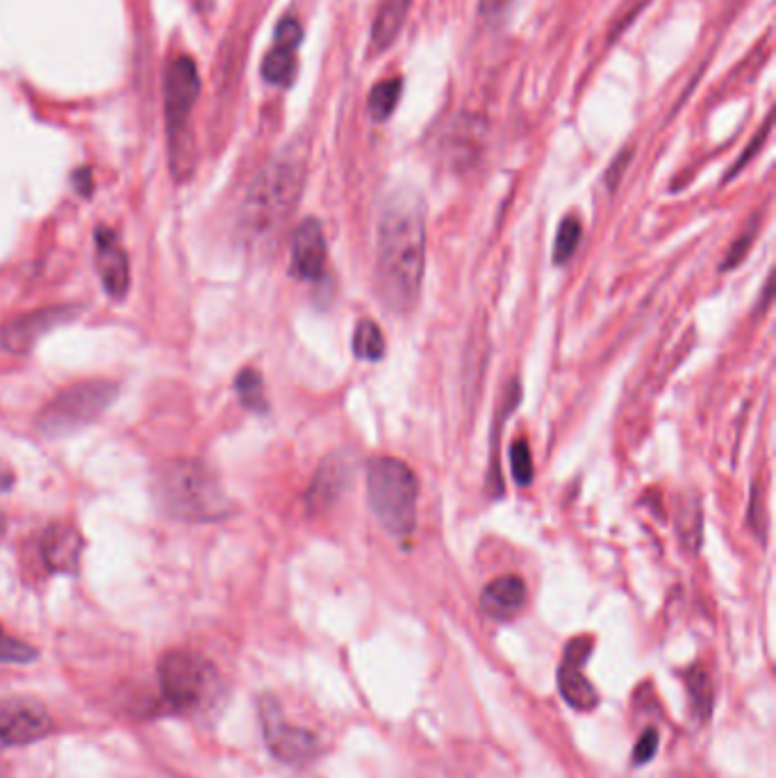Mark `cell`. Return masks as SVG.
<instances>
[{
	"mask_svg": "<svg viewBox=\"0 0 776 778\" xmlns=\"http://www.w3.org/2000/svg\"><path fill=\"white\" fill-rule=\"evenodd\" d=\"M201 94V78L192 57L180 55L164 71V121L169 167L178 182L190 180L196 167L192 113Z\"/></svg>",
	"mask_w": 776,
	"mask_h": 778,
	"instance_id": "obj_4",
	"label": "cell"
},
{
	"mask_svg": "<svg viewBox=\"0 0 776 778\" xmlns=\"http://www.w3.org/2000/svg\"><path fill=\"white\" fill-rule=\"evenodd\" d=\"M510 469L520 486H531L533 480V456L527 439H514L510 449Z\"/></svg>",
	"mask_w": 776,
	"mask_h": 778,
	"instance_id": "obj_24",
	"label": "cell"
},
{
	"mask_svg": "<svg viewBox=\"0 0 776 778\" xmlns=\"http://www.w3.org/2000/svg\"><path fill=\"white\" fill-rule=\"evenodd\" d=\"M326 237L317 219H306L291 235V274L317 283L326 271Z\"/></svg>",
	"mask_w": 776,
	"mask_h": 778,
	"instance_id": "obj_13",
	"label": "cell"
},
{
	"mask_svg": "<svg viewBox=\"0 0 776 778\" xmlns=\"http://www.w3.org/2000/svg\"><path fill=\"white\" fill-rule=\"evenodd\" d=\"M73 184H76V190H78L83 196H89V194H92V190H94L92 171H89V169H81V171H76V175H73Z\"/></svg>",
	"mask_w": 776,
	"mask_h": 778,
	"instance_id": "obj_28",
	"label": "cell"
},
{
	"mask_svg": "<svg viewBox=\"0 0 776 778\" xmlns=\"http://www.w3.org/2000/svg\"><path fill=\"white\" fill-rule=\"evenodd\" d=\"M366 499L376 522L398 540L411 537L417 526L419 480L398 458H376L366 467Z\"/></svg>",
	"mask_w": 776,
	"mask_h": 778,
	"instance_id": "obj_5",
	"label": "cell"
},
{
	"mask_svg": "<svg viewBox=\"0 0 776 778\" xmlns=\"http://www.w3.org/2000/svg\"><path fill=\"white\" fill-rule=\"evenodd\" d=\"M353 353H355L358 360H366V362H376V360H381L385 355L383 330L372 319H362L355 326Z\"/></svg>",
	"mask_w": 776,
	"mask_h": 778,
	"instance_id": "obj_20",
	"label": "cell"
},
{
	"mask_svg": "<svg viewBox=\"0 0 776 778\" xmlns=\"http://www.w3.org/2000/svg\"><path fill=\"white\" fill-rule=\"evenodd\" d=\"M261 722H263L267 747L278 760H283L287 765H301V763H308L317 756V752H319L317 737L306 728L291 726L283 717L276 699L265 696L261 701Z\"/></svg>",
	"mask_w": 776,
	"mask_h": 778,
	"instance_id": "obj_8",
	"label": "cell"
},
{
	"mask_svg": "<svg viewBox=\"0 0 776 778\" xmlns=\"http://www.w3.org/2000/svg\"><path fill=\"white\" fill-rule=\"evenodd\" d=\"M235 390L246 411L255 415H267L269 413V401L265 396V385L263 376L255 372V369H244L240 376L235 379Z\"/></svg>",
	"mask_w": 776,
	"mask_h": 778,
	"instance_id": "obj_19",
	"label": "cell"
},
{
	"mask_svg": "<svg viewBox=\"0 0 776 778\" xmlns=\"http://www.w3.org/2000/svg\"><path fill=\"white\" fill-rule=\"evenodd\" d=\"M349 480H351L349 460H344L342 456H332V458L323 460L319 471L312 478L308 494H306L308 510L312 514L328 510L332 503H336L342 497V492L349 486Z\"/></svg>",
	"mask_w": 776,
	"mask_h": 778,
	"instance_id": "obj_16",
	"label": "cell"
},
{
	"mask_svg": "<svg viewBox=\"0 0 776 778\" xmlns=\"http://www.w3.org/2000/svg\"><path fill=\"white\" fill-rule=\"evenodd\" d=\"M85 540L71 524H51L42 537L44 565L55 574H73L78 569Z\"/></svg>",
	"mask_w": 776,
	"mask_h": 778,
	"instance_id": "obj_15",
	"label": "cell"
},
{
	"mask_svg": "<svg viewBox=\"0 0 776 778\" xmlns=\"http://www.w3.org/2000/svg\"><path fill=\"white\" fill-rule=\"evenodd\" d=\"M162 508L184 522H219L233 510L224 486L201 460H171L156 476Z\"/></svg>",
	"mask_w": 776,
	"mask_h": 778,
	"instance_id": "obj_3",
	"label": "cell"
},
{
	"mask_svg": "<svg viewBox=\"0 0 776 778\" xmlns=\"http://www.w3.org/2000/svg\"><path fill=\"white\" fill-rule=\"evenodd\" d=\"M96 271L109 299H126L130 287V263L128 253L121 246L119 235L113 228H96Z\"/></svg>",
	"mask_w": 776,
	"mask_h": 778,
	"instance_id": "obj_12",
	"label": "cell"
},
{
	"mask_svg": "<svg viewBox=\"0 0 776 778\" xmlns=\"http://www.w3.org/2000/svg\"><path fill=\"white\" fill-rule=\"evenodd\" d=\"M426 269L424 207L415 194H392L376 226V287L396 312L417 306Z\"/></svg>",
	"mask_w": 776,
	"mask_h": 778,
	"instance_id": "obj_1",
	"label": "cell"
},
{
	"mask_svg": "<svg viewBox=\"0 0 776 778\" xmlns=\"http://www.w3.org/2000/svg\"><path fill=\"white\" fill-rule=\"evenodd\" d=\"M306 182V164L294 156H280L265 164L251 182L240 210L242 233L251 242L269 239L283 228L297 207Z\"/></svg>",
	"mask_w": 776,
	"mask_h": 778,
	"instance_id": "obj_2",
	"label": "cell"
},
{
	"mask_svg": "<svg viewBox=\"0 0 776 778\" xmlns=\"http://www.w3.org/2000/svg\"><path fill=\"white\" fill-rule=\"evenodd\" d=\"M119 387L109 381H85L55 394L36 415L34 426L44 437H64L94 424L115 403Z\"/></svg>",
	"mask_w": 776,
	"mask_h": 778,
	"instance_id": "obj_6",
	"label": "cell"
},
{
	"mask_svg": "<svg viewBox=\"0 0 776 778\" xmlns=\"http://www.w3.org/2000/svg\"><path fill=\"white\" fill-rule=\"evenodd\" d=\"M581 235H583L581 221L576 216H565L561 228H559V235H556V244H553V263L565 265L567 259L576 253Z\"/></svg>",
	"mask_w": 776,
	"mask_h": 778,
	"instance_id": "obj_22",
	"label": "cell"
},
{
	"mask_svg": "<svg viewBox=\"0 0 776 778\" xmlns=\"http://www.w3.org/2000/svg\"><path fill=\"white\" fill-rule=\"evenodd\" d=\"M593 653V638H576L567 644L565 660L559 672V683L565 701L574 711H595L599 706V692L583 674V664Z\"/></svg>",
	"mask_w": 776,
	"mask_h": 778,
	"instance_id": "obj_11",
	"label": "cell"
},
{
	"mask_svg": "<svg viewBox=\"0 0 776 778\" xmlns=\"http://www.w3.org/2000/svg\"><path fill=\"white\" fill-rule=\"evenodd\" d=\"M40 651H36L32 644L12 638L10 633L3 631V626H0V662L6 664H30L36 660Z\"/></svg>",
	"mask_w": 776,
	"mask_h": 778,
	"instance_id": "obj_23",
	"label": "cell"
},
{
	"mask_svg": "<svg viewBox=\"0 0 776 778\" xmlns=\"http://www.w3.org/2000/svg\"><path fill=\"white\" fill-rule=\"evenodd\" d=\"M413 0H379L376 17L372 23V46L376 53L387 51L398 36L405 17H408Z\"/></svg>",
	"mask_w": 776,
	"mask_h": 778,
	"instance_id": "obj_18",
	"label": "cell"
},
{
	"mask_svg": "<svg viewBox=\"0 0 776 778\" xmlns=\"http://www.w3.org/2000/svg\"><path fill=\"white\" fill-rule=\"evenodd\" d=\"M304 40V30L297 19H283L276 28L274 49L263 62V78L274 87H289L297 73V49Z\"/></svg>",
	"mask_w": 776,
	"mask_h": 778,
	"instance_id": "obj_14",
	"label": "cell"
},
{
	"mask_svg": "<svg viewBox=\"0 0 776 778\" xmlns=\"http://www.w3.org/2000/svg\"><path fill=\"white\" fill-rule=\"evenodd\" d=\"M512 6V0H480V17L488 23H499Z\"/></svg>",
	"mask_w": 776,
	"mask_h": 778,
	"instance_id": "obj_27",
	"label": "cell"
},
{
	"mask_svg": "<svg viewBox=\"0 0 776 778\" xmlns=\"http://www.w3.org/2000/svg\"><path fill=\"white\" fill-rule=\"evenodd\" d=\"M0 778H10V776H8V769H6L3 765H0Z\"/></svg>",
	"mask_w": 776,
	"mask_h": 778,
	"instance_id": "obj_31",
	"label": "cell"
},
{
	"mask_svg": "<svg viewBox=\"0 0 776 778\" xmlns=\"http://www.w3.org/2000/svg\"><path fill=\"white\" fill-rule=\"evenodd\" d=\"M44 706L28 699H0V749L28 747L53 733Z\"/></svg>",
	"mask_w": 776,
	"mask_h": 778,
	"instance_id": "obj_9",
	"label": "cell"
},
{
	"mask_svg": "<svg viewBox=\"0 0 776 778\" xmlns=\"http://www.w3.org/2000/svg\"><path fill=\"white\" fill-rule=\"evenodd\" d=\"M210 679V664L190 651H169L158 662L160 690L178 711L196 708L205 696Z\"/></svg>",
	"mask_w": 776,
	"mask_h": 778,
	"instance_id": "obj_7",
	"label": "cell"
},
{
	"mask_svg": "<svg viewBox=\"0 0 776 778\" xmlns=\"http://www.w3.org/2000/svg\"><path fill=\"white\" fill-rule=\"evenodd\" d=\"M401 89H403L401 78H387V81H381L374 85V89H372V94H369V100H366L369 115H372L374 121H387L394 115V109L401 98Z\"/></svg>",
	"mask_w": 776,
	"mask_h": 778,
	"instance_id": "obj_21",
	"label": "cell"
},
{
	"mask_svg": "<svg viewBox=\"0 0 776 778\" xmlns=\"http://www.w3.org/2000/svg\"><path fill=\"white\" fill-rule=\"evenodd\" d=\"M688 688H690V694H692L694 711L699 713L701 720H706L711 715V706H713V692H711L709 676L701 674V672L688 674Z\"/></svg>",
	"mask_w": 776,
	"mask_h": 778,
	"instance_id": "obj_25",
	"label": "cell"
},
{
	"mask_svg": "<svg viewBox=\"0 0 776 778\" xmlns=\"http://www.w3.org/2000/svg\"><path fill=\"white\" fill-rule=\"evenodd\" d=\"M6 526H8V522H6V514H3V512H0V535H3Z\"/></svg>",
	"mask_w": 776,
	"mask_h": 778,
	"instance_id": "obj_30",
	"label": "cell"
},
{
	"mask_svg": "<svg viewBox=\"0 0 776 778\" xmlns=\"http://www.w3.org/2000/svg\"><path fill=\"white\" fill-rule=\"evenodd\" d=\"M14 480H17L14 469H12L10 465H6V462H0V494L12 490V488H14Z\"/></svg>",
	"mask_w": 776,
	"mask_h": 778,
	"instance_id": "obj_29",
	"label": "cell"
},
{
	"mask_svg": "<svg viewBox=\"0 0 776 778\" xmlns=\"http://www.w3.org/2000/svg\"><path fill=\"white\" fill-rule=\"evenodd\" d=\"M527 604V583L514 576H499L486 585L483 595H480V608L497 621H508L520 612Z\"/></svg>",
	"mask_w": 776,
	"mask_h": 778,
	"instance_id": "obj_17",
	"label": "cell"
},
{
	"mask_svg": "<svg viewBox=\"0 0 776 778\" xmlns=\"http://www.w3.org/2000/svg\"><path fill=\"white\" fill-rule=\"evenodd\" d=\"M658 743H660V737H658V731L656 728H647L640 739H638V745H636V752H634V765L642 767L647 765L656 752H658Z\"/></svg>",
	"mask_w": 776,
	"mask_h": 778,
	"instance_id": "obj_26",
	"label": "cell"
},
{
	"mask_svg": "<svg viewBox=\"0 0 776 778\" xmlns=\"http://www.w3.org/2000/svg\"><path fill=\"white\" fill-rule=\"evenodd\" d=\"M76 315H78V308L73 306L44 308V310L23 315L0 330V347H3L8 353L25 355L36 342H40V338L46 335V332H51L53 328L71 319H76Z\"/></svg>",
	"mask_w": 776,
	"mask_h": 778,
	"instance_id": "obj_10",
	"label": "cell"
}]
</instances>
